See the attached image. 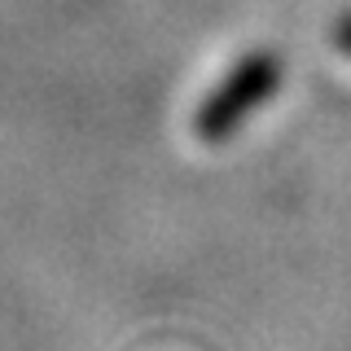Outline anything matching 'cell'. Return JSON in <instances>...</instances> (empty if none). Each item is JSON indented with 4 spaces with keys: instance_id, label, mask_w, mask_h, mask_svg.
<instances>
[{
    "instance_id": "1",
    "label": "cell",
    "mask_w": 351,
    "mask_h": 351,
    "mask_svg": "<svg viewBox=\"0 0 351 351\" xmlns=\"http://www.w3.org/2000/svg\"><path fill=\"white\" fill-rule=\"evenodd\" d=\"M277 84H281V62L272 58V53H250V58H241L233 66V75H228V80L202 101V110H197V119H193L197 136L202 141L228 136L246 114H255L259 101Z\"/></svg>"
},
{
    "instance_id": "2",
    "label": "cell",
    "mask_w": 351,
    "mask_h": 351,
    "mask_svg": "<svg viewBox=\"0 0 351 351\" xmlns=\"http://www.w3.org/2000/svg\"><path fill=\"white\" fill-rule=\"evenodd\" d=\"M334 44H338L343 53H351V14H347V18L334 27Z\"/></svg>"
}]
</instances>
